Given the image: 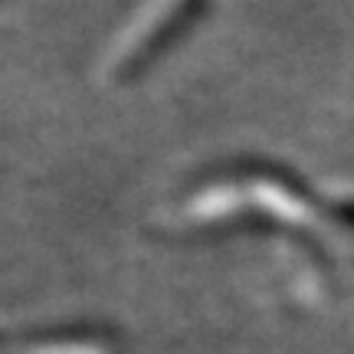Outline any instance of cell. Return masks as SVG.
Wrapping results in <instances>:
<instances>
[{
    "instance_id": "1",
    "label": "cell",
    "mask_w": 354,
    "mask_h": 354,
    "mask_svg": "<svg viewBox=\"0 0 354 354\" xmlns=\"http://www.w3.org/2000/svg\"><path fill=\"white\" fill-rule=\"evenodd\" d=\"M187 3H190V0H171V7L158 17V24H148V30L141 33L138 43H125L122 50L115 53L112 69H122V73L138 69V63H145V59L151 56V50L158 46V39H154V37H161V43H167L165 37H171V33H174V26L180 24V20H187V17H190Z\"/></svg>"
}]
</instances>
